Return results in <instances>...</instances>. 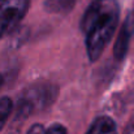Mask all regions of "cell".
I'll list each match as a JSON object with an SVG mask.
<instances>
[{
  "label": "cell",
  "instance_id": "11",
  "mask_svg": "<svg viewBox=\"0 0 134 134\" xmlns=\"http://www.w3.org/2000/svg\"><path fill=\"white\" fill-rule=\"evenodd\" d=\"M1 85H3V77L0 76V87H1Z\"/></svg>",
  "mask_w": 134,
  "mask_h": 134
},
{
  "label": "cell",
  "instance_id": "5",
  "mask_svg": "<svg viewBox=\"0 0 134 134\" xmlns=\"http://www.w3.org/2000/svg\"><path fill=\"white\" fill-rule=\"evenodd\" d=\"M86 134H117V126L109 116H99L94 120Z\"/></svg>",
  "mask_w": 134,
  "mask_h": 134
},
{
  "label": "cell",
  "instance_id": "2",
  "mask_svg": "<svg viewBox=\"0 0 134 134\" xmlns=\"http://www.w3.org/2000/svg\"><path fill=\"white\" fill-rule=\"evenodd\" d=\"M57 95V89L52 85H34L26 89L17 104V115L26 117L51 104Z\"/></svg>",
  "mask_w": 134,
  "mask_h": 134
},
{
  "label": "cell",
  "instance_id": "7",
  "mask_svg": "<svg viewBox=\"0 0 134 134\" xmlns=\"http://www.w3.org/2000/svg\"><path fill=\"white\" fill-rule=\"evenodd\" d=\"M13 109V103L9 98L4 96V98H0V132L3 130L10 112Z\"/></svg>",
  "mask_w": 134,
  "mask_h": 134
},
{
  "label": "cell",
  "instance_id": "4",
  "mask_svg": "<svg viewBox=\"0 0 134 134\" xmlns=\"http://www.w3.org/2000/svg\"><path fill=\"white\" fill-rule=\"evenodd\" d=\"M133 34H134V10H132L125 17V20H124V22L121 25L119 37H117V39L115 42V46H113V56H115L116 60H122L125 57Z\"/></svg>",
  "mask_w": 134,
  "mask_h": 134
},
{
  "label": "cell",
  "instance_id": "3",
  "mask_svg": "<svg viewBox=\"0 0 134 134\" xmlns=\"http://www.w3.org/2000/svg\"><path fill=\"white\" fill-rule=\"evenodd\" d=\"M29 0H0V39L10 34L29 10Z\"/></svg>",
  "mask_w": 134,
  "mask_h": 134
},
{
  "label": "cell",
  "instance_id": "1",
  "mask_svg": "<svg viewBox=\"0 0 134 134\" xmlns=\"http://www.w3.org/2000/svg\"><path fill=\"white\" fill-rule=\"evenodd\" d=\"M120 7L117 0H94L81 20V30L85 34L86 52L91 63H95L109 43L117 27Z\"/></svg>",
  "mask_w": 134,
  "mask_h": 134
},
{
  "label": "cell",
  "instance_id": "9",
  "mask_svg": "<svg viewBox=\"0 0 134 134\" xmlns=\"http://www.w3.org/2000/svg\"><path fill=\"white\" fill-rule=\"evenodd\" d=\"M26 134H44V128H43V125H41V124H34V125L27 130Z\"/></svg>",
  "mask_w": 134,
  "mask_h": 134
},
{
  "label": "cell",
  "instance_id": "10",
  "mask_svg": "<svg viewBox=\"0 0 134 134\" xmlns=\"http://www.w3.org/2000/svg\"><path fill=\"white\" fill-rule=\"evenodd\" d=\"M124 134H134V125H128L126 129L124 130Z\"/></svg>",
  "mask_w": 134,
  "mask_h": 134
},
{
  "label": "cell",
  "instance_id": "6",
  "mask_svg": "<svg viewBox=\"0 0 134 134\" xmlns=\"http://www.w3.org/2000/svg\"><path fill=\"white\" fill-rule=\"evenodd\" d=\"M74 4H76V0H44L43 8L47 13L61 14V13L70 12Z\"/></svg>",
  "mask_w": 134,
  "mask_h": 134
},
{
  "label": "cell",
  "instance_id": "8",
  "mask_svg": "<svg viewBox=\"0 0 134 134\" xmlns=\"http://www.w3.org/2000/svg\"><path fill=\"white\" fill-rule=\"evenodd\" d=\"M44 134H68V132L61 124H53L47 130H44Z\"/></svg>",
  "mask_w": 134,
  "mask_h": 134
}]
</instances>
